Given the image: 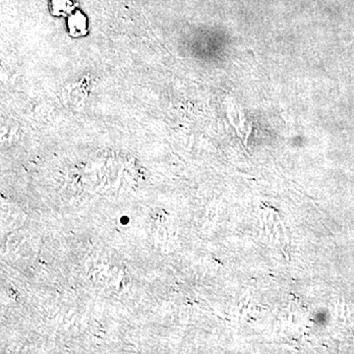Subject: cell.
<instances>
[{
  "label": "cell",
  "instance_id": "1",
  "mask_svg": "<svg viewBox=\"0 0 354 354\" xmlns=\"http://www.w3.org/2000/svg\"><path fill=\"white\" fill-rule=\"evenodd\" d=\"M69 34L74 38L85 36L87 34V21L81 13L71 16L68 21Z\"/></svg>",
  "mask_w": 354,
  "mask_h": 354
}]
</instances>
